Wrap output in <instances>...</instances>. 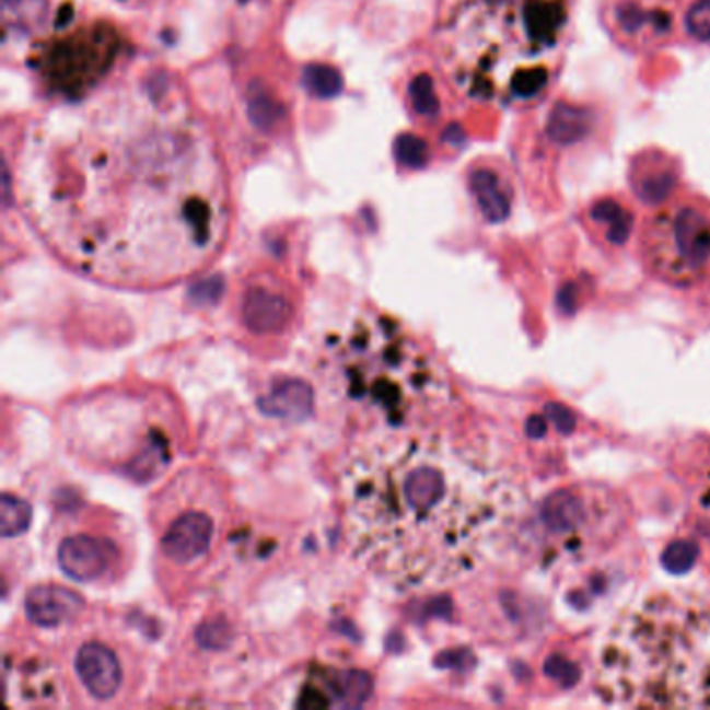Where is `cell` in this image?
<instances>
[{
    "mask_svg": "<svg viewBox=\"0 0 710 710\" xmlns=\"http://www.w3.org/2000/svg\"><path fill=\"white\" fill-rule=\"evenodd\" d=\"M15 182L46 246L113 286L190 278L219 255L232 225L216 136L159 71L94 90L36 121Z\"/></svg>",
    "mask_w": 710,
    "mask_h": 710,
    "instance_id": "obj_1",
    "label": "cell"
},
{
    "mask_svg": "<svg viewBox=\"0 0 710 710\" xmlns=\"http://www.w3.org/2000/svg\"><path fill=\"white\" fill-rule=\"evenodd\" d=\"M348 550L394 590L444 587L474 573L521 507L513 477L438 433H382L340 477Z\"/></svg>",
    "mask_w": 710,
    "mask_h": 710,
    "instance_id": "obj_2",
    "label": "cell"
},
{
    "mask_svg": "<svg viewBox=\"0 0 710 710\" xmlns=\"http://www.w3.org/2000/svg\"><path fill=\"white\" fill-rule=\"evenodd\" d=\"M573 18L575 0H438L435 55L465 96L532 107L559 82Z\"/></svg>",
    "mask_w": 710,
    "mask_h": 710,
    "instance_id": "obj_3",
    "label": "cell"
},
{
    "mask_svg": "<svg viewBox=\"0 0 710 710\" xmlns=\"http://www.w3.org/2000/svg\"><path fill=\"white\" fill-rule=\"evenodd\" d=\"M604 702L648 709H710V603L661 594L610 627L598 654Z\"/></svg>",
    "mask_w": 710,
    "mask_h": 710,
    "instance_id": "obj_4",
    "label": "cell"
},
{
    "mask_svg": "<svg viewBox=\"0 0 710 710\" xmlns=\"http://www.w3.org/2000/svg\"><path fill=\"white\" fill-rule=\"evenodd\" d=\"M331 350L346 396L384 421H421L449 403L444 369L394 323H354Z\"/></svg>",
    "mask_w": 710,
    "mask_h": 710,
    "instance_id": "obj_5",
    "label": "cell"
},
{
    "mask_svg": "<svg viewBox=\"0 0 710 710\" xmlns=\"http://www.w3.org/2000/svg\"><path fill=\"white\" fill-rule=\"evenodd\" d=\"M627 529L624 502L598 484H578L546 496L525 516L519 539L539 569L583 567L619 544Z\"/></svg>",
    "mask_w": 710,
    "mask_h": 710,
    "instance_id": "obj_6",
    "label": "cell"
},
{
    "mask_svg": "<svg viewBox=\"0 0 710 710\" xmlns=\"http://www.w3.org/2000/svg\"><path fill=\"white\" fill-rule=\"evenodd\" d=\"M644 269L671 288L710 283V200L673 194L648 216L640 232Z\"/></svg>",
    "mask_w": 710,
    "mask_h": 710,
    "instance_id": "obj_7",
    "label": "cell"
},
{
    "mask_svg": "<svg viewBox=\"0 0 710 710\" xmlns=\"http://www.w3.org/2000/svg\"><path fill=\"white\" fill-rule=\"evenodd\" d=\"M119 48L117 32L105 23H94L46 44L36 69L50 90L75 101L101 86L117 63Z\"/></svg>",
    "mask_w": 710,
    "mask_h": 710,
    "instance_id": "obj_8",
    "label": "cell"
},
{
    "mask_svg": "<svg viewBox=\"0 0 710 710\" xmlns=\"http://www.w3.org/2000/svg\"><path fill=\"white\" fill-rule=\"evenodd\" d=\"M691 527L710 539V435L698 433L682 442L673 456Z\"/></svg>",
    "mask_w": 710,
    "mask_h": 710,
    "instance_id": "obj_9",
    "label": "cell"
},
{
    "mask_svg": "<svg viewBox=\"0 0 710 710\" xmlns=\"http://www.w3.org/2000/svg\"><path fill=\"white\" fill-rule=\"evenodd\" d=\"M606 20L613 34L640 44L661 40L673 30V13L659 0H606Z\"/></svg>",
    "mask_w": 710,
    "mask_h": 710,
    "instance_id": "obj_10",
    "label": "cell"
},
{
    "mask_svg": "<svg viewBox=\"0 0 710 710\" xmlns=\"http://www.w3.org/2000/svg\"><path fill=\"white\" fill-rule=\"evenodd\" d=\"M57 559L71 580L96 583L117 571L119 550L105 536L73 534L61 542Z\"/></svg>",
    "mask_w": 710,
    "mask_h": 710,
    "instance_id": "obj_11",
    "label": "cell"
},
{
    "mask_svg": "<svg viewBox=\"0 0 710 710\" xmlns=\"http://www.w3.org/2000/svg\"><path fill=\"white\" fill-rule=\"evenodd\" d=\"M216 534L213 519L202 511L182 513L173 521L163 538L165 555L177 562L198 560L211 546Z\"/></svg>",
    "mask_w": 710,
    "mask_h": 710,
    "instance_id": "obj_12",
    "label": "cell"
},
{
    "mask_svg": "<svg viewBox=\"0 0 710 710\" xmlns=\"http://www.w3.org/2000/svg\"><path fill=\"white\" fill-rule=\"evenodd\" d=\"M75 668L88 694L101 700L113 698L124 679L117 654L108 645L96 644V642L80 648Z\"/></svg>",
    "mask_w": 710,
    "mask_h": 710,
    "instance_id": "obj_13",
    "label": "cell"
},
{
    "mask_svg": "<svg viewBox=\"0 0 710 710\" xmlns=\"http://www.w3.org/2000/svg\"><path fill=\"white\" fill-rule=\"evenodd\" d=\"M82 598L61 585H38L25 598L30 619L40 627L69 624L82 608Z\"/></svg>",
    "mask_w": 710,
    "mask_h": 710,
    "instance_id": "obj_14",
    "label": "cell"
},
{
    "mask_svg": "<svg viewBox=\"0 0 710 710\" xmlns=\"http://www.w3.org/2000/svg\"><path fill=\"white\" fill-rule=\"evenodd\" d=\"M633 188L650 205H659L677 190L675 165L659 154H644L633 167Z\"/></svg>",
    "mask_w": 710,
    "mask_h": 710,
    "instance_id": "obj_15",
    "label": "cell"
},
{
    "mask_svg": "<svg viewBox=\"0 0 710 710\" xmlns=\"http://www.w3.org/2000/svg\"><path fill=\"white\" fill-rule=\"evenodd\" d=\"M585 219L592 223L594 232L608 244H621L631 230L629 209L615 198H598L590 205Z\"/></svg>",
    "mask_w": 710,
    "mask_h": 710,
    "instance_id": "obj_16",
    "label": "cell"
},
{
    "mask_svg": "<svg viewBox=\"0 0 710 710\" xmlns=\"http://www.w3.org/2000/svg\"><path fill=\"white\" fill-rule=\"evenodd\" d=\"M290 309L278 296L255 292L246 302V319L255 329H276L286 323Z\"/></svg>",
    "mask_w": 710,
    "mask_h": 710,
    "instance_id": "obj_17",
    "label": "cell"
},
{
    "mask_svg": "<svg viewBox=\"0 0 710 710\" xmlns=\"http://www.w3.org/2000/svg\"><path fill=\"white\" fill-rule=\"evenodd\" d=\"M509 182L498 175V173L490 172H479L475 175L474 188L484 209L490 213V216H504L507 209H509V194H511V188H507Z\"/></svg>",
    "mask_w": 710,
    "mask_h": 710,
    "instance_id": "obj_18",
    "label": "cell"
},
{
    "mask_svg": "<svg viewBox=\"0 0 710 710\" xmlns=\"http://www.w3.org/2000/svg\"><path fill=\"white\" fill-rule=\"evenodd\" d=\"M30 504L13 494L2 496V534L7 538L22 534L30 523Z\"/></svg>",
    "mask_w": 710,
    "mask_h": 710,
    "instance_id": "obj_19",
    "label": "cell"
},
{
    "mask_svg": "<svg viewBox=\"0 0 710 710\" xmlns=\"http://www.w3.org/2000/svg\"><path fill=\"white\" fill-rule=\"evenodd\" d=\"M689 36L702 43H710V0H696L691 2L688 11Z\"/></svg>",
    "mask_w": 710,
    "mask_h": 710,
    "instance_id": "obj_20",
    "label": "cell"
},
{
    "mask_svg": "<svg viewBox=\"0 0 710 710\" xmlns=\"http://www.w3.org/2000/svg\"><path fill=\"white\" fill-rule=\"evenodd\" d=\"M121 2H128V4H133V7H140V4H149L152 0H121Z\"/></svg>",
    "mask_w": 710,
    "mask_h": 710,
    "instance_id": "obj_21",
    "label": "cell"
}]
</instances>
